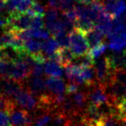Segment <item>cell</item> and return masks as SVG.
Listing matches in <instances>:
<instances>
[{"instance_id":"cell-18","label":"cell","mask_w":126,"mask_h":126,"mask_svg":"<svg viewBox=\"0 0 126 126\" xmlns=\"http://www.w3.org/2000/svg\"><path fill=\"white\" fill-rule=\"evenodd\" d=\"M95 126H121V119L118 115H110L102 117Z\"/></svg>"},{"instance_id":"cell-17","label":"cell","mask_w":126,"mask_h":126,"mask_svg":"<svg viewBox=\"0 0 126 126\" xmlns=\"http://www.w3.org/2000/svg\"><path fill=\"white\" fill-rule=\"evenodd\" d=\"M14 70V61L8 59L0 60V77L11 79Z\"/></svg>"},{"instance_id":"cell-33","label":"cell","mask_w":126,"mask_h":126,"mask_svg":"<svg viewBox=\"0 0 126 126\" xmlns=\"http://www.w3.org/2000/svg\"><path fill=\"white\" fill-rule=\"evenodd\" d=\"M6 1H7V0H6Z\"/></svg>"},{"instance_id":"cell-22","label":"cell","mask_w":126,"mask_h":126,"mask_svg":"<svg viewBox=\"0 0 126 126\" xmlns=\"http://www.w3.org/2000/svg\"><path fill=\"white\" fill-rule=\"evenodd\" d=\"M16 104L13 99L7 98L0 93V110H6L9 112Z\"/></svg>"},{"instance_id":"cell-6","label":"cell","mask_w":126,"mask_h":126,"mask_svg":"<svg viewBox=\"0 0 126 126\" xmlns=\"http://www.w3.org/2000/svg\"><path fill=\"white\" fill-rule=\"evenodd\" d=\"M10 18H11V23L8 30L22 31L31 28L33 17L27 13H13L10 15Z\"/></svg>"},{"instance_id":"cell-30","label":"cell","mask_w":126,"mask_h":126,"mask_svg":"<svg viewBox=\"0 0 126 126\" xmlns=\"http://www.w3.org/2000/svg\"><path fill=\"white\" fill-rule=\"evenodd\" d=\"M6 0H0V15L2 14L3 10L5 9Z\"/></svg>"},{"instance_id":"cell-2","label":"cell","mask_w":126,"mask_h":126,"mask_svg":"<svg viewBox=\"0 0 126 126\" xmlns=\"http://www.w3.org/2000/svg\"><path fill=\"white\" fill-rule=\"evenodd\" d=\"M69 47L75 56H84L88 54L90 45L84 33L74 29L69 33Z\"/></svg>"},{"instance_id":"cell-26","label":"cell","mask_w":126,"mask_h":126,"mask_svg":"<svg viewBox=\"0 0 126 126\" xmlns=\"http://www.w3.org/2000/svg\"><path fill=\"white\" fill-rule=\"evenodd\" d=\"M44 72V63L37 62L33 67L31 71V75L34 76H42Z\"/></svg>"},{"instance_id":"cell-28","label":"cell","mask_w":126,"mask_h":126,"mask_svg":"<svg viewBox=\"0 0 126 126\" xmlns=\"http://www.w3.org/2000/svg\"><path fill=\"white\" fill-rule=\"evenodd\" d=\"M79 85L75 84V83L69 82L67 85V94H74V93H77L79 91Z\"/></svg>"},{"instance_id":"cell-20","label":"cell","mask_w":126,"mask_h":126,"mask_svg":"<svg viewBox=\"0 0 126 126\" xmlns=\"http://www.w3.org/2000/svg\"><path fill=\"white\" fill-rule=\"evenodd\" d=\"M53 118V112H44L34 120L32 126H47Z\"/></svg>"},{"instance_id":"cell-8","label":"cell","mask_w":126,"mask_h":126,"mask_svg":"<svg viewBox=\"0 0 126 126\" xmlns=\"http://www.w3.org/2000/svg\"><path fill=\"white\" fill-rule=\"evenodd\" d=\"M34 0H7L5 4L6 13H25L33 4Z\"/></svg>"},{"instance_id":"cell-23","label":"cell","mask_w":126,"mask_h":126,"mask_svg":"<svg viewBox=\"0 0 126 126\" xmlns=\"http://www.w3.org/2000/svg\"><path fill=\"white\" fill-rule=\"evenodd\" d=\"M126 15V2L124 0H116L115 1V11L114 18Z\"/></svg>"},{"instance_id":"cell-29","label":"cell","mask_w":126,"mask_h":126,"mask_svg":"<svg viewBox=\"0 0 126 126\" xmlns=\"http://www.w3.org/2000/svg\"><path fill=\"white\" fill-rule=\"evenodd\" d=\"M77 1L80 4H84V5H89V4H93V2H95L96 0H77Z\"/></svg>"},{"instance_id":"cell-31","label":"cell","mask_w":126,"mask_h":126,"mask_svg":"<svg viewBox=\"0 0 126 126\" xmlns=\"http://www.w3.org/2000/svg\"><path fill=\"white\" fill-rule=\"evenodd\" d=\"M3 59H7V58H6L5 53H4V49L0 48V60H3Z\"/></svg>"},{"instance_id":"cell-13","label":"cell","mask_w":126,"mask_h":126,"mask_svg":"<svg viewBox=\"0 0 126 126\" xmlns=\"http://www.w3.org/2000/svg\"><path fill=\"white\" fill-rule=\"evenodd\" d=\"M42 46H43V42H40L35 38L29 39L23 42L24 51L30 54H42Z\"/></svg>"},{"instance_id":"cell-10","label":"cell","mask_w":126,"mask_h":126,"mask_svg":"<svg viewBox=\"0 0 126 126\" xmlns=\"http://www.w3.org/2000/svg\"><path fill=\"white\" fill-rule=\"evenodd\" d=\"M109 38H110V43H109L110 49L115 52L126 49V30L112 35Z\"/></svg>"},{"instance_id":"cell-16","label":"cell","mask_w":126,"mask_h":126,"mask_svg":"<svg viewBox=\"0 0 126 126\" xmlns=\"http://www.w3.org/2000/svg\"><path fill=\"white\" fill-rule=\"evenodd\" d=\"M73 101H74V105H75L77 110L81 113H84V110H86V106H87L88 103V98H87V93L86 92L81 91L73 94Z\"/></svg>"},{"instance_id":"cell-11","label":"cell","mask_w":126,"mask_h":126,"mask_svg":"<svg viewBox=\"0 0 126 126\" xmlns=\"http://www.w3.org/2000/svg\"><path fill=\"white\" fill-rule=\"evenodd\" d=\"M108 58L114 70L126 69V49L113 53Z\"/></svg>"},{"instance_id":"cell-24","label":"cell","mask_w":126,"mask_h":126,"mask_svg":"<svg viewBox=\"0 0 126 126\" xmlns=\"http://www.w3.org/2000/svg\"><path fill=\"white\" fill-rule=\"evenodd\" d=\"M0 126H12L11 116L6 110H0Z\"/></svg>"},{"instance_id":"cell-9","label":"cell","mask_w":126,"mask_h":126,"mask_svg":"<svg viewBox=\"0 0 126 126\" xmlns=\"http://www.w3.org/2000/svg\"><path fill=\"white\" fill-rule=\"evenodd\" d=\"M47 90L52 95H62L67 93V86L61 77H47L46 79Z\"/></svg>"},{"instance_id":"cell-12","label":"cell","mask_w":126,"mask_h":126,"mask_svg":"<svg viewBox=\"0 0 126 126\" xmlns=\"http://www.w3.org/2000/svg\"><path fill=\"white\" fill-rule=\"evenodd\" d=\"M61 47L59 42H57L54 37L52 38H48L47 42H43V46H42V54H43L44 58L46 61L50 60L53 56L55 54V53L59 50Z\"/></svg>"},{"instance_id":"cell-25","label":"cell","mask_w":126,"mask_h":126,"mask_svg":"<svg viewBox=\"0 0 126 126\" xmlns=\"http://www.w3.org/2000/svg\"><path fill=\"white\" fill-rule=\"evenodd\" d=\"M118 115L121 120L126 119V97L120 100L117 105Z\"/></svg>"},{"instance_id":"cell-32","label":"cell","mask_w":126,"mask_h":126,"mask_svg":"<svg viewBox=\"0 0 126 126\" xmlns=\"http://www.w3.org/2000/svg\"><path fill=\"white\" fill-rule=\"evenodd\" d=\"M100 1H103V0H100ZM106 1H116V0H106Z\"/></svg>"},{"instance_id":"cell-15","label":"cell","mask_w":126,"mask_h":126,"mask_svg":"<svg viewBox=\"0 0 126 126\" xmlns=\"http://www.w3.org/2000/svg\"><path fill=\"white\" fill-rule=\"evenodd\" d=\"M85 35H86L87 42L91 47L103 43V41L105 39V34L102 31H100L96 27L85 34Z\"/></svg>"},{"instance_id":"cell-27","label":"cell","mask_w":126,"mask_h":126,"mask_svg":"<svg viewBox=\"0 0 126 126\" xmlns=\"http://www.w3.org/2000/svg\"><path fill=\"white\" fill-rule=\"evenodd\" d=\"M43 16H35L32 19L31 23V28L30 29H42L45 24V23L43 22L42 19Z\"/></svg>"},{"instance_id":"cell-4","label":"cell","mask_w":126,"mask_h":126,"mask_svg":"<svg viewBox=\"0 0 126 126\" xmlns=\"http://www.w3.org/2000/svg\"><path fill=\"white\" fill-rule=\"evenodd\" d=\"M13 100L17 106L27 110H34L38 108V98L25 86L15 96Z\"/></svg>"},{"instance_id":"cell-3","label":"cell","mask_w":126,"mask_h":126,"mask_svg":"<svg viewBox=\"0 0 126 126\" xmlns=\"http://www.w3.org/2000/svg\"><path fill=\"white\" fill-rule=\"evenodd\" d=\"M87 87L88 89L86 90V93H87L89 103L93 104L97 106L110 103V97L107 93L105 86L99 84V83H96V84L87 86Z\"/></svg>"},{"instance_id":"cell-5","label":"cell","mask_w":126,"mask_h":126,"mask_svg":"<svg viewBox=\"0 0 126 126\" xmlns=\"http://www.w3.org/2000/svg\"><path fill=\"white\" fill-rule=\"evenodd\" d=\"M12 126H32L34 119L29 110L15 105L9 111Z\"/></svg>"},{"instance_id":"cell-1","label":"cell","mask_w":126,"mask_h":126,"mask_svg":"<svg viewBox=\"0 0 126 126\" xmlns=\"http://www.w3.org/2000/svg\"><path fill=\"white\" fill-rule=\"evenodd\" d=\"M93 66L96 73L97 82L105 86H108L112 81V77L115 71L110 65L108 56L103 57L98 61H94Z\"/></svg>"},{"instance_id":"cell-14","label":"cell","mask_w":126,"mask_h":126,"mask_svg":"<svg viewBox=\"0 0 126 126\" xmlns=\"http://www.w3.org/2000/svg\"><path fill=\"white\" fill-rule=\"evenodd\" d=\"M44 72L50 77H61L63 70L59 63L47 60L44 62Z\"/></svg>"},{"instance_id":"cell-7","label":"cell","mask_w":126,"mask_h":126,"mask_svg":"<svg viewBox=\"0 0 126 126\" xmlns=\"http://www.w3.org/2000/svg\"><path fill=\"white\" fill-rule=\"evenodd\" d=\"M23 86L29 89L34 95L38 98L39 96L46 93L47 86L46 80L42 78V76H34L30 75L26 80L23 82Z\"/></svg>"},{"instance_id":"cell-19","label":"cell","mask_w":126,"mask_h":126,"mask_svg":"<svg viewBox=\"0 0 126 126\" xmlns=\"http://www.w3.org/2000/svg\"><path fill=\"white\" fill-rule=\"evenodd\" d=\"M25 13L31 16L32 17H35V16H44L46 13V8L42 4H40L39 2H36V1L34 0L32 5L30 6V8Z\"/></svg>"},{"instance_id":"cell-21","label":"cell","mask_w":126,"mask_h":126,"mask_svg":"<svg viewBox=\"0 0 126 126\" xmlns=\"http://www.w3.org/2000/svg\"><path fill=\"white\" fill-rule=\"evenodd\" d=\"M106 47H107L106 44H105V43L98 44V45L91 47L87 54L93 60V61H95V60L98 59V57H100V56L105 52Z\"/></svg>"}]
</instances>
